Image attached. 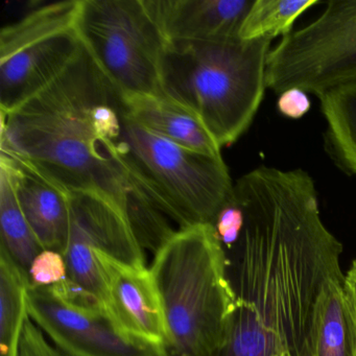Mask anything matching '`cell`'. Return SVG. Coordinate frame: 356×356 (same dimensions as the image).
<instances>
[{"instance_id":"obj_1","label":"cell","mask_w":356,"mask_h":356,"mask_svg":"<svg viewBox=\"0 0 356 356\" xmlns=\"http://www.w3.org/2000/svg\"><path fill=\"white\" fill-rule=\"evenodd\" d=\"M243 225L226 252L235 296L220 356H316L327 283L343 245L326 228L312 177L260 166L233 185Z\"/></svg>"},{"instance_id":"obj_8","label":"cell","mask_w":356,"mask_h":356,"mask_svg":"<svg viewBox=\"0 0 356 356\" xmlns=\"http://www.w3.org/2000/svg\"><path fill=\"white\" fill-rule=\"evenodd\" d=\"M266 87L299 88L318 97L356 82V0H330L305 28L282 37L266 60Z\"/></svg>"},{"instance_id":"obj_11","label":"cell","mask_w":356,"mask_h":356,"mask_svg":"<svg viewBox=\"0 0 356 356\" xmlns=\"http://www.w3.org/2000/svg\"><path fill=\"white\" fill-rule=\"evenodd\" d=\"M106 284L105 305L118 326L141 341L161 346L165 320L151 268H137L97 252Z\"/></svg>"},{"instance_id":"obj_20","label":"cell","mask_w":356,"mask_h":356,"mask_svg":"<svg viewBox=\"0 0 356 356\" xmlns=\"http://www.w3.org/2000/svg\"><path fill=\"white\" fill-rule=\"evenodd\" d=\"M129 179L124 206L127 218L140 247L155 255L177 230L170 226V218L137 185L130 174Z\"/></svg>"},{"instance_id":"obj_2","label":"cell","mask_w":356,"mask_h":356,"mask_svg":"<svg viewBox=\"0 0 356 356\" xmlns=\"http://www.w3.org/2000/svg\"><path fill=\"white\" fill-rule=\"evenodd\" d=\"M120 135V92L83 45L53 82L1 112L0 151L24 160L68 193H102L124 212L130 180Z\"/></svg>"},{"instance_id":"obj_19","label":"cell","mask_w":356,"mask_h":356,"mask_svg":"<svg viewBox=\"0 0 356 356\" xmlns=\"http://www.w3.org/2000/svg\"><path fill=\"white\" fill-rule=\"evenodd\" d=\"M318 3L316 0H254L239 32L243 40L283 37L291 33L300 15Z\"/></svg>"},{"instance_id":"obj_4","label":"cell","mask_w":356,"mask_h":356,"mask_svg":"<svg viewBox=\"0 0 356 356\" xmlns=\"http://www.w3.org/2000/svg\"><path fill=\"white\" fill-rule=\"evenodd\" d=\"M151 270L165 320L161 356H220L235 296L211 225L177 230L154 256Z\"/></svg>"},{"instance_id":"obj_21","label":"cell","mask_w":356,"mask_h":356,"mask_svg":"<svg viewBox=\"0 0 356 356\" xmlns=\"http://www.w3.org/2000/svg\"><path fill=\"white\" fill-rule=\"evenodd\" d=\"M67 277L65 258L61 253L53 250H43L35 258L28 272L31 289L55 286Z\"/></svg>"},{"instance_id":"obj_14","label":"cell","mask_w":356,"mask_h":356,"mask_svg":"<svg viewBox=\"0 0 356 356\" xmlns=\"http://www.w3.org/2000/svg\"><path fill=\"white\" fill-rule=\"evenodd\" d=\"M124 114L154 134L210 156H222L220 145L195 114L159 95H120Z\"/></svg>"},{"instance_id":"obj_10","label":"cell","mask_w":356,"mask_h":356,"mask_svg":"<svg viewBox=\"0 0 356 356\" xmlns=\"http://www.w3.org/2000/svg\"><path fill=\"white\" fill-rule=\"evenodd\" d=\"M29 316L67 356H161L159 346L124 332L105 304L82 305L53 287L29 289Z\"/></svg>"},{"instance_id":"obj_16","label":"cell","mask_w":356,"mask_h":356,"mask_svg":"<svg viewBox=\"0 0 356 356\" xmlns=\"http://www.w3.org/2000/svg\"><path fill=\"white\" fill-rule=\"evenodd\" d=\"M316 356H356V322L345 289V276L327 283L318 312Z\"/></svg>"},{"instance_id":"obj_9","label":"cell","mask_w":356,"mask_h":356,"mask_svg":"<svg viewBox=\"0 0 356 356\" xmlns=\"http://www.w3.org/2000/svg\"><path fill=\"white\" fill-rule=\"evenodd\" d=\"M70 193V234L64 253L68 277L105 304V279L95 253L143 268L147 266L145 250L115 202L95 191Z\"/></svg>"},{"instance_id":"obj_13","label":"cell","mask_w":356,"mask_h":356,"mask_svg":"<svg viewBox=\"0 0 356 356\" xmlns=\"http://www.w3.org/2000/svg\"><path fill=\"white\" fill-rule=\"evenodd\" d=\"M5 154V153H1ZM11 159L20 207L44 250L64 256L70 226V193L24 160Z\"/></svg>"},{"instance_id":"obj_24","label":"cell","mask_w":356,"mask_h":356,"mask_svg":"<svg viewBox=\"0 0 356 356\" xmlns=\"http://www.w3.org/2000/svg\"><path fill=\"white\" fill-rule=\"evenodd\" d=\"M345 289L356 322V261H353L347 276H345Z\"/></svg>"},{"instance_id":"obj_18","label":"cell","mask_w":356,"mask_h":356,"mask_svg":"<svg viewBox=\"0 0 356 356\" xmlns=\"http://www.w3.org/2000/svg\"><path fill=\"white\" fill-rule=\"evenodd\" d=\"M28 275L0 250V356H18L28 312Z\"/></svg>"},{"instance_id":"obj_22","label":"cell","mask_w":356,"mask_h":356,"mask_svg":"<svg viewBox=\"0 0 356 356\" xmlns=\"http://www.w3.org/2000/svg\"><path fill=\"white\" fill-rule=\"evenodd\" d=\"M18 356H62L55 348L49 345L45 334L31 320L26 321L24 333L20 339Z\"/></svg>"},{"instance_id":"obj_7","label":"cell","mask_w":356,"mask_h":356,"mask_svg":"<svg viewBox=\"0 0 356 356\" xmlns=\"http://www.w3.org/2000/svg\"><path fill=\"white\" fill-rule=\"evenodd\" d=\"M81 0L47 3L0 32V111L42 90L82 51Z\"/></svg>"},{"instance_id":"obj_15","label":"cell","mask_w":356,"mask_h":356,"mask_svg":"<svg viewBox=\"0 0 356 356\" xmlns=\"http://www.w3.org/2000/svg\"><path fill=\"white\" fill-rule=\"evenodd\" d=\"M0 250L28 275L31 264L44 249L20 207L13 163L5 154L0 156Z\"/></svg>"},{"instance_id":"obj_3","label":"cell","mask_w":356,"mask_h":356,"mask_svg":"<svg viewBox=\"0 0 356 356\" xmlns=\"http://www.w3.org/2000/svg\"><path fill=\"white\" fill-rule=\"evenodd\" d=\"M272 40L168 43L162 95L195 114L220 149L232 145L251 126L264 99Z\"/></svg>"},{"instance_id":"obj_23","label":"cell","mask_w":356,"mask_h":356,"mask_svg":"<svg viewBox=\"0 0 356 356\" xmlns=\"http://www.w3.org/2000/svg\"><path fill=\"white\" fill-rule=\"evenodd\" d=\"M310 99L305 91L299 88H289L279 95V112L291 120H299L309 111Z\"/></svg>"},{"instance_id":"obj_5","label":"cell","mask_w":356,"mask_h":356,"mask_svg":"<svg viewBox=\"0 0 356 356\" xmlns=\"http://www.w3.org/2000/svg\"><path fill=\"white\" fill-rule=\"evenodd\" d=\"M120 151L131 178L179 229L211 224L232 193L222 156L154 134L129 118L122 106Z\"/></svg>"},{"instance_id":"obj_12","label":"cell","mask_w":356,"mask_h":356,"mask_svg":"<svg viewBox=\"0 0 356 356\" xmlns=\"http://www.w3.org/2000/svg\"><path fill=\"white\" fill-rule=\"evenodd\" d=\"M254 0H143L166 42L239 38Z\"/></svg>"},{"instance_id":"obj_6","label":"cell","mask_w":356,"mask_h":356,"mask_svg":"<svg viewBox=\"0 0 356 356\" xmlns=\"http://www.w3.org/2000/svg\"><path fill=\"white\" fill-rule=\"evenodd\" d=\"M81 38L120 95H159L165 39L143 0H81Z\"/></svg>"},{"instance_id":"obj_17","label":"cell","mask_w":356,"mask_h":356,"mask_svg":"<svg viewBox=\"0 0 356 356\" xmlns=\"http://www.w3.org/2000/svg\"><path fill=\"white\" fill-rule=\"evenodd\" d=\"M326 120V141L337 163L356 176V82L318 95Z\"/></svg>"}]
</instances>
